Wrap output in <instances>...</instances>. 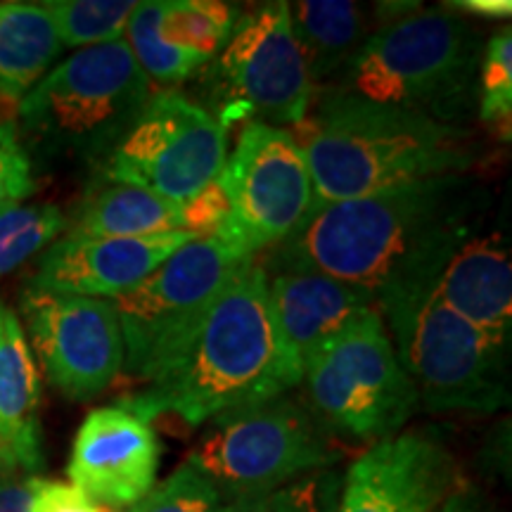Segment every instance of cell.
Wrapping results in <instances>:
<instances>
[{"label":"cell","instance_id":"44dd1931","mask_svg":"<svg viewBox=\"0 0 512 512\" xmlns=\"http://www.w3.org/2000/svg\"><path fill=\"white\" fill-rule=\"evenodd\" d=\"M0 439L15 451L24 472L41 467L38 373L22 323L12 311L3 313L0 330Z\"/></svg>","mask_w":512,"mask_h":512},{"label":"cell","instance_id":"8fae6325","mask_svg":"<svg viewBox=\"0 0 512 512\" xmlns=\"http://www.w3.org/2000/svg\"><path fill=\"white\" fill-rule=\"evenodd\" d=\"M233 219V242L256 256L283 245L318 209L316 185L290 128L247 121L219 178Z\"/></svg>","mask_w":512,"mask_h":512},{"label":"cell","instance_id":"d6986e66","mask_svg":"<svg viewBox=\"0 0 512 512\" xmlns=\"http://www.w3.org/2000/svg\"><path fill=\"white\" fill-rule=\"evenodd\" d=\"M287 5L313 88L332 79L337 81L363 43L380 27L377 5L351 0H297Z\"/></svg>","mask_w":512,"mask_h":512},{"label":"cell","instance_id":"7402d4cb","mask_svg":"<svg viewBox=\"0 0 512 512\" xmlns=\"http://www.w3.org/2000/svg\"><path fill=\"white\" fill-rule=\"evenodd\" d=\"M60 50L46 5H0V107H17L50 72Z\"/></svg>","mask_w":512,"mask_h":512},{"label":"cell","instance_id":"8d00e7d4","mask_svg":"<svg viewBox=\"0 0 512 512\" xmlns=\"http://www.w3.org/2000/svg\"><path fill=\"white\" fill-rule=\"evenodd\" d=\"M3 313H5V309L0 306V330H3Z\"/></svg>","mask_w":512,"mask_h":512},{"label":"cell","instance_id":"1f68e13d","mask_svg":"<svg viewBox=\"0 0 512 512\" xmlns=\"http://www.w3.org/2000/svg\"><path fill=\"white\" fill-rule=\"evenodd\" d=\"M29 512H112L93 503L72 484L41 482Z\"/></svg>","mask_w":512,"mask_h":512},{"label":"cell","instance_id":"9a60e30c","mask_svg":"<svg viewBox=\"0 0 512 512\" xmlns=\"http://www.w3.org/2000/svg\"><path fill=\"white\" fill-rule=\"evenodd\" d=\"M162 444L150 422L119 403L88 413L76 432L67 475L107 510H131L155 489Z\"/></svg>","mask_w":512,"mask_h":512},{"label":"cell","instance_id":"6da1fadb","mask_svg":"<svg viewBox=\"0 0 512 512\" xmlns=\"http://www.w3.org/2000/svg\"><path fill=\"white\" fill-rule=\"evenodd\" d=\"M486 192L470 174L318 204L309 223L268 249L266 271H318L356 285L375 306L399 294L432 290L467 235L484 226Z\"/></svg>","mask_w":512,"mask_h":512},{"label":"cell","instance_id":"d590c367","mask_svg":"<svg viewBox=\"0 0 512 512\" xmlns=\"http://www.w3.org/2000/svg\"><path fill=\"white\" fill-rule=\"evenodd\" d=\"M15 472H24L22 465H19L15 451H12V448L5 444L3 439H0V477L15 475Z\"/></svg>","mask_w":512,"mask_h":512},{"label":"cell","instance_id":"ac0fdd59","mask_svg":"<svg viewBox=\"0 0 512 512\" xmlns=\"http://www.w3.org/2000/svg\"><path fill=\"white\" fill-rule=\"evenodd\" d=\"M432 292L453 313L510 349L512 266L503 230L479 226L448 256Z\"/></svg>","mask_w":512,"mask_h":512},{"label":"cell","instance_id":"ffe728a7","mask_svg":"<svg viewBox=\"0 0 512 512\" xmlns=\"http://www.w3.org/2000/svg\"><path fill=\"white\" fill-rule=\"evenodd\" d=\"M185 230L183 207L133 183L98 176L83 197L69 235L79 238H152Z\"/></svg>","mask_w":512,"mask_h":512},{"label":"cell","instance_id":"836d02e7","mask_svg":"<svg viewBox=\"0 0 512 512\" xmlns=\"http://www.w3.org/2000/svg\"><path fill=\"white\" fill-rule=\"evenodd\" d=\"M446 8L460 12V15H477L486 19H508L512 15L510 0H451Z\"/></svg>","mask_w":512,"mask_h":512},{"label":"cell","instance_id":"52a82bcc","mask_svg":"<svg viewBox=\"0 0 512 512\" xmlns=\"http://www.w3.org/2000/svg\"><path fill=\"white\" fill-rule=\"evenodd\" d=\"M339 458L332 434L306 401L280 394L209 420L185 463L200 470L226 503L335 467Z\"/></svg>","mask_w":512,"mask_h":512},{"label":"cell","instance_id":"603a6c76","mask_svg":"<svg viewBox=\"0 0 512 512\" xmlns=\"http://www.w3.org/2000/svg\"><path fill=\"white\" fill-rule=\"evenodd\" d=\"M166 0H143L136 3L126 24V46L131 48L138 67L143 69L150 86L159 91H174L178 83L188 81L192 74L207 67L209 60L188 50L174 48L162 36V15Z\"/></svg>","mask_w":512,"mask_h":512},{"label":"cell","instance_id":"7c38bea8","mask_svg":"<svg viewBox=\"0 0 512 512\" xmlns=\"http://www.w3.org/2000/svg\"><path fill=\"white\" fill-rule=\"evenodd\" d=\"M226 157L228 131L207 107L178 91H155L98 176L133 183L183 207L219 178Z\"/></svg>","mask_w":512,"mask_h":512},{"label":"cell","instance_id":"5bb4252c","mask_svg":"<svg viewBox=\"0 0 512 512\" xmlns=\"http://www.w3.org/2000/svg\"><path fill=\"white\" fill-rule=\"evenodd\" d=\"M458 486L456 460L439 439L399 432L351 463L337 512H437Z\"/></svg>","mask_w":512,"mask_h":512},{"label":"cell","instance_id":"7a4b0ae2","mask_svg":"<svg viewBox=\"0 0 512 512\" xmlns=\"http://www.w3.org/2000/svg\"><path fill=\"white\" fill-rule=\"evenodd\" d=\"M302 380L275 323L266 271L254 256L228 280L174 361L119 406L145 422L176 415L200 427L221 413L290 394Z\"/></svg>","mask_w":512,"mask_h":512},{"label":"cell","instance_id":"277c9868","mask_svg":"<svg viewBox=\"0 0 512 512\" xmlns=\"http://www.w3.org/2000/svg\"><path fill=\"white\" fill-rule=\"evenodd\" d=\"M482 55L484 38L460 12L415 3L380 24L323 91L463 126L477 107Z\"/></svg>","mask_w":512,"mask_h":512},{"label":"cell","instance_id":"4316f807","mask_svg":"<svg viewBox=\"0 0 512 512\" xmlns=\"http://www.w3.org/2000/svg\"><path fill=\"white\" fill-rule=\"evenodd\" d=\"M477 117L501 143L512 131V31L498 29L486 41L477 81Z\"/></svg>","mask_w":512,"mask_h":512},{"label":"cell","instance_id":"484cf974","mask_svg":"<svg viewBox=\"0 0 512 512\" xmlns=\"http://www.w3.org/2000/svg\"><path fill=\"white\" fill-rule=\"evenodd\" d=\"M64 228L67 219L55 204H17L0 211V278L53 245Z\"/></svg>","mask_w":512,"mask_h":512},{"label":"cell","instance_id":"4dcf8cb0","mask_svg":"<svg viewBox=\"0 0 512 512\" xmlns=\"http://www.w3.org/2000/svg\"><path fill=\"white\" fill-rule=\"evenodd\" d=\"M185 230L195 238H221L233 242V219H230V204L219 181L197 192L190 202L183 204ZM238 247V245H235ZM247 254V252H245Z\"/></svg>","mask_w":512,"mask_h":512},{"label":"cell","instance_id":"30bf717a","mask_svg":"<svg viewBox=\"0 0 512 512\" xmlns=\"http://www.w3.org/2000/svg\"><path fill=\"white\" fill-rule=\"evenodd\" d=\"M254 259L221 238H195L176 249L143 283L114 299L124 370L147 384L162 373L207 316L235 271Z\"/></svg>","mask_w":512,"mask_h":512},{"label":"cell","instance_id":"5b68a950","mask_svg":"<svg viewBox=\"0 0 512 512\" xmlns=\"http://www.w3.org/2000/svg\"><path fill=\"white\" fill-rule=\"evenodd\" d=\"M152 95L155 88L121 38L76 50L50 69L17 105L15 126L27 152L100 169Z\"/></svg>","mask_w":512,"mask_h":512},{"label":"cell","instance_id":"cb8c5ba5","mask_svg":"<svg viewBox=\"0 0 512 512\" xmlns=\"http://www.w3.org/2000/svg\"><path fill=\"white\" fill-rule=\"evenodd\" d=\"M240 10L219 0H166L162 36L174 48L211 60L226 46Z\"/></svg>","mask_w":512,"mask_h":512},{"label":"cell","instance_id":"e0dca14e","mask_svg":"<svg viewBox=\"0 0 512 512\" xmlns=\"http://www.w3.org/2000/svg\"><path fill=\"white\" fill-rule=\"evenodd\" d=\"M266 285L280 337L302 373L320 351L377 309L366 290L318 271H266Z\"/></svg>","mask_w":512,"mask_h":512},{"label":"cell","instance_id":"f1b7e54d","mask_svg":"<svg viewBox=\"0 0 512 512\" xmlns=\"http://www.w3.org/2000/svg\"><path fill=\"white\" fill-rule=\"evenodd\" d=\"M221 498L200 470L178 465L162 484L126 512H219Z\"/></svg>","mask_w":512,"mask_h":512},{"label":"cell","instance_id":"ba28073f","mask_svg":"<svg viewBox=\"0 0 512 512\" xmlns=\"http://www.w3.org/2000/svg\"><path fill=\"white\" fill-rule=\"evenodd\" d=\"M207 112L226 128L235 121L299 126L311 112V76L294 38L285 0L240 12L230 38L207 62Z\"/></svg>","mask_w":512,"mask_h":512},{"label":"cell","instance_id":"d4e9b609","mask_svg":"<svg viewBox=\"0 0 512 512\" xmlns=\"http://www.w3.org/2000/svg\"><path fill=\"white\" fill-rule=\"evenodd\" d=\"M43 5L62 46L79 50L121 41L136 10L128 0H50Z\"/></svg>","mask_w":512,"mask_h":512},{"label":"cell","instance_id":"4fadbf2b","mask_svg":"<svg viewBox=\"0 0 512 512\" xmlns=\"http://www.w3.org/2000/svg\"><path fill=\"white\" fill-rule=\"evenodd\" d=\"M22 311L38 361L67 399L88 401L117 380L126 349L112 299L29 287Z\"/></svg>","mask_w":512,"mask_h":512},{"label":"cell","instance_id":"2e32d148","mask_svg":"<svg viewBox=\"0 0 512 512\" xmlns=\"http://www.w3.org/2000/svg\"><path fill=\"white\" fill-rule=\"evenodd\" d=\"M195 240L188 230L152 238H67L55 240L43 254L31 287L74 297L117 299L143 283L155 268L185 242Z\"/></svg>","mask_w":512,"mask_h":512},{"label":"cell","instance_id":"f546056e","mask_svg":"<svg viewBox=\"0 0 512 512\" xmlns=\"http://www.w3.org/2000/svg\"><path fill=\"white\" fill-rule=\"evenodd\" d=\"M36 190L31 157L12 119L0 121V211L17 207Z\"/></svg>","mask_w":512,"mask_h":512},{"label":"cell","instance_id":"9c48e42d","mask_svg":"<svg viewBox=\"0 0 512 512\" xmlns=\"http://www.w3.org/2000/svg\"><path fill=\"white\" fill-rule=\"evenodd\" d=\"M306 406L332 437L377 441L403 430L420 401L380 311H370L304 370Z\"/></svg>","mask_w":512,"mask_h":512},{"label":"cell","instance_id":"8992f818","mask_svg":"<svg viewBox=\"0 0 512 512\" xmlns=\"http://www.w3.org/2000/svg\"><path fill=\"white\" fill-rule=\"evenodd\" d=\"M401 368L430 413L489 415L510 403V349L453 313L432 290L377 304Z\"/></svg>","mask_w":512,"mask_h":512},{"label":"cell","instance_id":"d6a6232c","mask_svg":"<svg viewBox=\"0 0 512 512\" xmlns=\"http://www.w3.org/2000/svg\"><path fill=\"white\" fill-rule=\"evenodd\" d=\"M41 479L29 472L0 477V512H29Z\"/></svg>","mask_w":512,"mask_h":512},{"label":"cell","instance_id":"83f0119b","mask_svg":"<svg viewBox=\"0 0 512 512\" xmlns=\"http://www.w3.org/2000/svg\"><path fill=\"white\" fill-rule=\"evenodd\" d=\"M342 475L335 467L309 472L254 496L221 503L219 512H337Z\"/></svg>","mask_w":512,"mask_h":512},{"label":"cell","instance_id":"e575fe53","mask_svg":"<svg viewBox=\"0 0 512 512\" xmlns=\"http://www.w3.org/2000/svg\"><path fill=\"white\" fill-rule=\"evenodd\" d=\"M437 512H494L489 508V503L484 501V496H479L477 491L458 486L451 496L446 498L444 505Z\"/></svg>","mask_w":512,"mask_h":512},{"label":"cell","instance_id":"3957f363","mask_svg":"<svg viewBox=\"0 0 512 512\" xmlns=\"http://www.w3.org/2000/svg\"><path fill=\"white\" fill-rule=\"evenodd\" d=\"M292 136L309 162L318 204L427 181L470 174L482 143L467 126L401 112L394 107L323 91Z\"/></svg>","mask_w":512,"mask_h":512}]
</instances>
